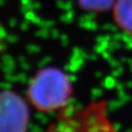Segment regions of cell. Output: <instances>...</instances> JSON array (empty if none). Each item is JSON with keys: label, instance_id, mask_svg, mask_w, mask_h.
Here are the masks:
<instances>
[{"label": "cell", "instance_id": "7a4b0ae2", "mask_svg": "<svg viewBox=\"0 0 132 132\" xmlns=\"http://www.w3.org/2000/svg\"><path fill=\"white\" fill-rule=\"evenodd\" d=\"M29 106L27 98L15 91H0V132H28Z\"/></svg>", "mask_w": 132, "mask_h": 132}, {"label": "cell", "instance_id": "3957f363", "mask_svg": "<svg viewBox=\"0 0 132 132\" xmlns=\"http://www.w3.org/2000/svg\"><path fill=\"white\" fill-rule=\"evenodd\" d=\"M114 17L118 28L132 37V0H118L114 7Z\"/></svg>", "mask_w": 132, "mask_h": 132}, {"label": "cell", "instance_id": "6da1fadb", "mask_svg": "<svg viewBox=\"0 0 132 132\" xmlns=\"http://www.w3.org/2000/svg\"><path fill=\"white\" fill-rule=\"evenodd\" d=\"M73 95L71 80L61 70L47 67L37 71L28 82L26 98L40 113H56L65 109Z\"/></svg>", "mask_w": 132, "mask_h": 132}]
</instances>
